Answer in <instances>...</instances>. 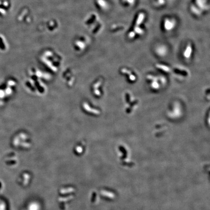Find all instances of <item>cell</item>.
Listing matches in <instances>:
<instances>
[{
  "label": "cell",
  "mask_w": 210,
  "mask_h": 210,
  "mask_svg": "<svg viewBox=\"0 0 210 210\" xmlns=\"http://www.w3.org/2000/svg\"><path fill=\"white\" fill-rule=\"evenodd\" d=\"M133 31L135 33V34H139V35H141V34L143 33V30L139 27H135V26Z\"/></svg>",
  "instance_id": "277c9868"
},
{
  "label": "cell",
  "mask_w": 210,
  "mask_h": 210,
  "mask_svg": "<svg viewBox=\"0 0 210 210\" xmlns=\"http://www.w3.org/2000/svg\"><path fill=\"white\" fill-rule=\"evenodd\" d=\"M192 51V46H191V45L189 44L184 52V56H185L186 58H188L189 56H190V54H191Z\"/></svg>",
  "instance_id": "3957f363"
},
{
  "label": "cell",
  "mask_w": 210,
  "mask_h": 210,
  "mask_svg": "<svg viewBox=\"0 0 210 210\" xmlns=\"http://www.w3.org/2000/svg\"><path fill=\"white\" fill-rule=\"evenodd\" d=\"M174 23L172 20H171L169 19H166L164 21V28L166 30H170L173 29L174 26Z\"/></svg>",
  "instance_id": "6da1fadb"
},
{
  "label": "cell",
  "mask_w": 210,
  "mask_h": 210,
  "mask_svg": "<svg viewBox=\"0 0 210 210\" xmlns=\"http://www.w3.org/2000/svg\"><path fill=\"white\" fill-rule=\"evenodd\" d=\"M136 34L134 31H132V32H130L129 35H128V37H130V39H132L135 36Z\"/></svg>",
  "instance_id": "5b68a950"
},
{
  "label": "cell",
  "mask_w": 210,
  "mask_h": 210,
  "mask_svg": "<svg viewBox=\"0 0 210 210\" xmlns=\"http://www.w3.org/2000/svg\"><path fill=\"white\" fill-rule=\"evenodd\" d=\"M144 13H141L139 15L138 17L137 18V20L136 22L135 27H139V25H141L142 21L144 20Z\"/></svg>",
  "instance_id": "7a4b0ae2"
},
{
  "label": "cell",
  "mask_w": 210,
  "mask_h": 210,
  "mask_svg": "<svg viewBox=\"0 0 210 210\" xmlns=\"http://www.w3.org/2000/svg\"><path fill=\"white\" fill-rule=\"evenodd\" d=\"M157 3H158V4L160 6H161V5L164 4L165 3V1L164 0H157Z\"/></svg>",
  "instance_id": "8992f818"
},
{
  "label": "cell",
  "mask_w": 210,
  "mask_h": 210,
  "mask_svg": "<svg viewBox=\"0 0 210 210\" xmlns=\"http://www.w3.org/2000/svg\"><path fill=\"white\" fill-rule=\"evenodd\" d=\"M124 1H126V0H124Z\"/></svg>",
  "instance_id": "52a82bcc"
}]
</instances>
